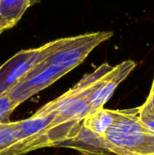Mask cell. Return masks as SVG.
Segmentation results:
<instances>
[{
	"instance_id": "cell-1",
	"label": "cell",
	"mask_w": 154,
	"mask_h": 155,
	"mask_svg": "<svg viewBox=\"0 0 154 155\" xmlns=\"http://www.w3.org/2000/svg\"><path fill=\"white\" fill-rule=\"evenodd\" d=\"M89 113V104L86 97L70 89L41 107L33 115L39 117L53 114L52 121L45 135L48 147H55L59 142L73 137L85 117Z\"/></svg>"
},
{
	"instance_id": "cell-2",
	"label": "cell",
	"mask_w": 154,
	"mask_h": 155,
	"mask_svg": "<svg viewBox=\"0 0 154 155\" xmlns=\"http://www.w3.org/2000/svg\"><path fill=\"white\" fill-rule=\"evenodd\" d=\"M104 139L113 155L154 154V133L140 120L139 107L118 110L116 120Z\"/></svg>"
},
{
	"instance_id": "cell-3",
	"label": "cell",
	"mask_w": 154,
	"mask_h": 155,
	"mask_svg": "<svg viewBox=\"0 0 154 155\" xmlns=\"http://www.w3.org/2000/svg\"><path fill=\"white\" fill-rule=\"evenodd\" d=\"M65 38L56 39L36 48L22 50L0 67V95L8 92L38 64L58 49Z\"/></svg>"
},
{
	"instance_id": "cell-4",
	"label": "cell",
	"mask_w": 154,
	"mask_h": 155,
	"mask_svg": "<svg viewBox=\"0 0 154 155\" xmlns=\"http://www.w3.org/2000/svg\"><path fill=\"white\" fill-rule=\"evenodd\" d=\"M112 31H98L65 38L61 46L48 56L42 64L54 65L72 71L97 46L113 36Z\"/></svg>"
},
{
	"instance_id": "cell-5",
	"label": "cell",
	"mask_w": 154,
	"mask_h": 155,
	"mask_svg": "<svg viewBox=\"0 0 154 155\" xmlns=\"http://www.w3.org/2000/svg\"><path fill=\"white\" fill-rule=\"evenodd\" d=\"M69 72L70 71L66 68L39 64L6 94L18 107Z\"/></svg>"
},
{
	"instance_id": "cell-6",
	"label": "cell",
	"mask_w": 154,
	"mask_h": 155,
	"mask_svg": "<svg viewBox=\"0 0 154 155\" xmlns=\"http://www.w3.org/2000/svg\"><path fill=\"white\" fill-rule=\"evenodd\" d=\"M53 114L47 116H33L18 120L19 130L16 143L3 155H22L39 148L48 147L46 130L51 124Z\"/></svg>"
},
{
	"instance_id": "cell-7",
	"label": "cell",
	"mask_w": 154,
	"mask_h": 155,
	"mask_svg": "<svg viewBox=\"0 0 154 155\" xmlns=\"http://www.w3.org/2000/svg\"><path fill=\"white\" fill-rule=\"evenodd\" d=\"M137 66L134 61L127 60L113 67L108 79L104 86L91 95L88 101L89 111L92 112L98 109L103 108L104 104L110 98L117 86L123 82Z\"/></svg>"
},
{
	"instance_id": "cell-8",
	"label": "cell",
	"mask_w": 154,
	"mask_h": 155,
	"mask_svg": "<svg viewBox=\"0 0 154 155\" xmlns=\"http://www.w3.org/2000/svg\"><path fill=\"white\" fill-rule=\"evenodd\" d=\"M55 147L72 148L86 155H113L107 148L104 137L92 133L82 123L73 137L59 142Z\"/></svg>"
},
{
	"instance_id": "cell-9",
	"label": "cell",
	"mask_w": 154,
	"mask_h": 155,
	"mask_svg": "<svg viewBox=\"0 0 154 155\" xmlns=\"http://www.w3.org/2000/svg\"><path fill=\"white\" fill-rule=\"evenodd\" d=\"M30 6V0H0V31L16 25Z\"/></svg>"
},
{
	"instance_id": "cell-10",
	"label": "cell",
	"mask_w": 154,
	"mask_h": 155,
	"mask_svg": "<svg viewBox=\"0 0 154 155\" xmlns=\"http://www.w3.org/2000/svg\"><path fill=\"white\" fill-rule=\"evenodd\" d=\"M117 116L118 110L100 108L86 115L82 124L92 133L104 137L107 130L116 120Z\"/></svg>"
},
{
	"instance_id": "cell-11",
	"label": "cell",
	"mask_w": 154,
	"mask_h": 155,
	"mask_svg": "<svg viewBox=\"0 0 154 155\" xmlns=\"http://www.w3.org/2000/svg\"><path fill=\"white\" fill-rule=\"evenodd\" d=\"M18 130V121L0 124V155L4 154L16 143Z\"/></svg>"
},
{
	"instance_id": "cell-12",
	"label": "cell",
	"mask_w": 154,
	"mask_h": 155,
	"mask_svg": "<svg viewBox=\"0 0 154 155\" xmlns=\"http://www.w3.org/2000/svg\"><path fill=\"white\" fill-rule=\"evenodd\" d=\"M17 106L6 93L0 95V124L10 122V117Z\"/></svg>"
},
{
	"instance_id": "cell-13",
	"label": "cell",
	"mask_w": 154,
	"mask_h": 155,
	"mask_svg": "<svg viewBox=\"0 0 154 155\" xmlns=\"http://www.w3.org/2000/svg\"><path fill=\"white\" fill-rule=\"evenodd\" d=\"M139 117L141 122L154 133V114H152L146 110H141L139 107Z\"/></svg>"
},
{
	"instance_id": "cell-14",
	"label": "cell",
	"mask_w": 154,
	"mask_h": 155,
	"mask_svg": "<svg viewBox=\"0 0 154 155\" xmlns=\"http://www.w3.org/2000/svg\"><path fill=\"white\" fill-rule=\"evenodd\" d=\"M139 107L141 110H146L152 114H154V90L150 91L149 96L146 98L144 104Z\"/></svg>"
},
{
	"instance_id": "cell-15",
	"label": "cell",
	"mask_w": 154,
	"mask_h": 155,
	"mask_svg": "<svg viewBox=\"0 0 154 155\" xmlns=\"http://www.w3.org/2000/svg\"><path fill=\"white\" fill-rule=\"evenodd\" d=\"M40 1V0H30V5H35L36 3L39 2Z\"/></svg>"
},
{
	"instance_id": "cell-16",
	"label": "cell",
	"mask_w": 154,
	"mask_h": 155,
	"mask_svg": "<svg viewBox=\"0 0 154 155\" xmlns=\"http://www.w3.org/2000/svg\"><path fill=\"white\" fill-rule=\"evenodd\" d=\"M152 90H154V80H153V82H152V88H151V90L150 91H152Z\"/></svg>"
},
{
	"instance_id": "cell-17",
	"label": "cell",
	"mask_w": 154,
	"mask_h": 155,
	"mask_svg": "<svg viewBox=\"0 0 154 155\" xmlns=\"http://www.w3.org/2000/svg\"><path fill=\"white\" fill-rule=\"evenodd\" d=\"M1 33H2V32H1V31H0V34H1Z\"/></svg>"
},
{
	"instance_id": "cell-18",
	"label": "cell",
	"mask_w": 154,
	"mask_h": 155,
	"mask_svg": "<svg viewBox=\"0 0 154 155\" xmlns=\"http://www.w3.org/2000/svg\"><path fill=\"white\" fill-rule=\"evenodd\" d=\"M150 155H154V154H150Z\"/></svg>"
}]
</instances>
